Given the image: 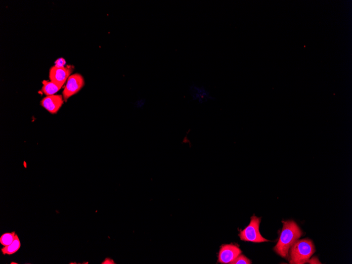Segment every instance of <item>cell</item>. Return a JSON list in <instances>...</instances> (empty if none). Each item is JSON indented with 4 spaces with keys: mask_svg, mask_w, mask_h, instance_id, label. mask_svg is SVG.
<instances>
[{
    "mask_svg": "<svg viewBox=\"0 0 352 264\" xmlns=\"http://www.w3.org/2000/svg\"><path fill=\"white\" fill-rule=\"evenodd\" d=\"M283 228L277 245L274 247L275 252L287 258L289 250L296 241L302 235L298 225L293 221L283 222Z\"/></svg>",
    "mask_w": 352,
    "mask_h": 264,
    "instance_id": "1",
    "label": "cell"
},
{
    "mask_svg": "<svg viewBox=\"0 0 352 264\" xmlns=\"http://www.w3.org/2000/svg\"><path fill=\"white\" fill-rule=\"evenodd\" d=\"M291 264H304L308 261L316 251L315 246L310 239L297 240L291 247Z\"/></svg>",
    "mask_w": 352,
    "mask_h": 264,
    "instance_id": "2",
    "label": "cell"
},
{
    "mask_svg": "<svg viewBox=\"0 0 352 264\" xmlns=\"http://www.w3.org/2000/svg\"><path fill=\"white\" fill-rule=\"evenodd\" d=\"M261 218L255 216L251 217L249 225L243 231H241L240 236L242 241L253 243H262L269 242L264 238L259 232V225Z\"/></svg>",
    "mask_w": 352,
    "mask_h": 264,
    "instance_id": "3",
    "label": "cell"
},
{
    "mask_svg": "<svg viewBox=\"0 0 352 264\" xmlns=\"http://www.w3.org/2000/svg\"><path fill=\"white\" fill-rule=\"evenodd\" d=\"M84 79L79 73L71 75L69 77L62 96L65 101L71 96L77 94L84 85Z\"/></svg>",
    "mask_w": 352,
    "mask_h": 264,
    "instance_id": "4",
    "label": "cell"
},
{
    "mask_svg": "<svg viewBox=\"0 0 352 264\" xmlns=\"http://www.w3.org/2000/svg\"><path fill=\"white\" fill-rule=\"evenodd\" d=\"M74 68V67L72 65H67L66 67L62 68L57 67L55 66L52 67L49 71L50 81L62 87L68 80Z\"/></svg>",
    "mask_w": 352,
    "mask_h": 264,
    "instance_id": "5",
    "label": "cell"
},
{
    "mask_svg": "<svg viewBox=\"0 0 352 264\" xmlns=\"http://www.w3.org/2000/svg\"><path fill=\"white\" fill-rule=\"evenodd\" d=\"M241 253V250L236 245H223L219 251L218 261L221 263H232Z\"/></svg>",
    "mask_w": 352,
    "mask_h": 264,
    "instance_id": "6",
    "label": "cell"
},
{
    "mask_svg": "<svg viewBox=\"0 0 352 264\" xmlns=\"http://www.w3.org/2000/svg\"><path fill=\"white\" fill-rule=\"evenodd\" d=\"M191 92L194 100L200 104L208 103L215 99L208 88L203 85H194L191 88Z\"/></svg>",
    "mask_w": 352,
    "mask_h": 264,
    "instance_id": "7",
    "label": "cell"
},
{
    "mask_svg": "<svg viewBox=\"0 0 352 264\" xmlns=\"http://www.w3.org/2000/svg\"><path fill=\"white\" fill-rule=\"evenodd\" d=\"M63 104L64 98L62 95L48 96L41 102V105L52 114H57Z\"/></svg>",
    "mask_w": 352,
    "mask_h": 264,
    "instance_id": "8",
    "label": "cell"
},
{
    "mask_svg": "<svg viewBox=\"0 0 352 264\" xmlns=\"http://www.w3.org/2000/svg\"><path fill=\"white\" fill-rule=\"evenodd\" d=\"M21 242L17 234L16 235L15 240L11 244L5 246L2 249L4 255H13L17 252L21 247Z\"/></svg>",
    "mask_w": 352,
    "mask_h": 264,
    "instance_id": "9",
    "label": "cell"
},
{
    "mask_svg": "<svg viewBox=\"0 0 352 264\" xmlns=\"http://www.w3.org/2000/svg\"><path fill=\"white\" fill-rule=\"evenodd\" d=\"M43 84L41 91L47 96L54 95L58 92L62 87L53 82L43 81Z\"/></svg>",
    "mask_w": 352,
    "mask_h": 264,
    "instance_id": "10",
    "label": "cell"
},
{
    "mask_svg": "<svg viewBox=\"0 0 352 264\" xmlns=\"http://www.w3.org/2000/svg\"><path fill=\"white\" fill-rule=\"evenodd\" d=\"M16 235V233L15 232L3 234L0 237V243L4 246H7L11 244L15 240Z\"/></svg>",
    "mask_w": 352,
    "mask_h": 264,
    "instance_id": "11",
    "label": "cell"
},
{
    "mask_svg": "<svg viewBox=\"0 0 352 264\" xmlns=\"http://www.w3.org/2000/svg\"><path fill=\"white\" fill-rule=\"evenodd\" d=\"M251 261L243 255H239L231 264H250Z\"/></svg>",
    "mask_w": 352,
    "mask_h": 264,
    "instance_id": "12",
    "label": "cell"
},
{
    "mask_svg": "<svg viewBox=\"0 0 352 264\" xmlns=\"http://www.w3.org/2000/svg\"><path fill=\"white\" fill-rule=\"evenodd\" d=\"M66 64V61L65 59L61 58L57 59L55 62V66L57 67H64Z\"/></svg>",
    "mask_w": 352,
    "mask_h": 264,
    "instance_id": "13",
    "label": "cell"
},
{
    "mask_svg": "<svg viewBox=\"0 0 352 264\" xmlns=\"http://www.w3.org/2000/svg\"><path fill=\"white\" fill-rule=\"evenodd\" d=\"M307 262H309V263H311V264H314V263H316V264H319L320 263V264H321V263H322L319 261V259L317 257H314L312 258V259H310L308 260Z\"/></svg>",
    "mask_w": 352,
    "mask_h": 264,
    "instance_id": "14",
    "label": "cell"
}]
</instances>
